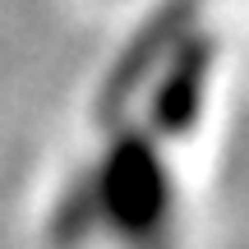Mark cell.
Masks as SVG:
<instances>
[{"label":"cell","instance_id":"4","mask_svg":"<svg viewBox=\"0 0 249 249\" xmlns=\"http://www.w3.org/2000/svg\"><path fill=\"white\" fill-rule=\"evenodd\" d=\"M97 231H102V213H97V194H92V176L79 171L60 189V198L51 208V245L55 249H79Z\"/></svg>","mask_w":249,"mask_h":249},{"label":"cell","instance_id":"2","mask_svg":"<svg viewBox=\"0 0 249 249\" xmlns=\"http://www.w3.org/2000/svg\"><path fill=\"white\" fill-rule=\"evenodd\" d=\"M198 28V0H161L139 28L134 37L120 46V55L111 60V70L102 74L97 88V120L116 124L124 111L139 102V92L152 83V74L171 60V51L180 46V37Z\"/></svg>","mask_w":249,"mask_h":249},{"label":"cell","instance_id":"1","mask_svg":"<svg viewBox=\"0 0 249 249\" xmlns=\"http://www.w3.org/2000/svg\"><path fill=\"white\" fill-rule=\"evenodd\" d=\"M92 194H97L102 226L124 249H157L171 231L176 189H171L166 161L157 152V139L139 124H124L111 134L97 166H88Z\"/></svg>","mask_w":249,"mask_h":249},{"label":"cell","instance_id":"3","mask_svg":"<svg viewBox=\"0 0 249 249\" xmlns=\"http://www.w3.org/2000/svg\"><path fill=\"white\" fill-rule=\"evenodd\" d=\"M213 65H217V42L203 28H189L180 37V46L171 51V60L152 74L148 92V134H176L194 129L198 111H203L208 83H213Z\"/></svg>","mask_w":249,"mask_h":249}]
</instances>
